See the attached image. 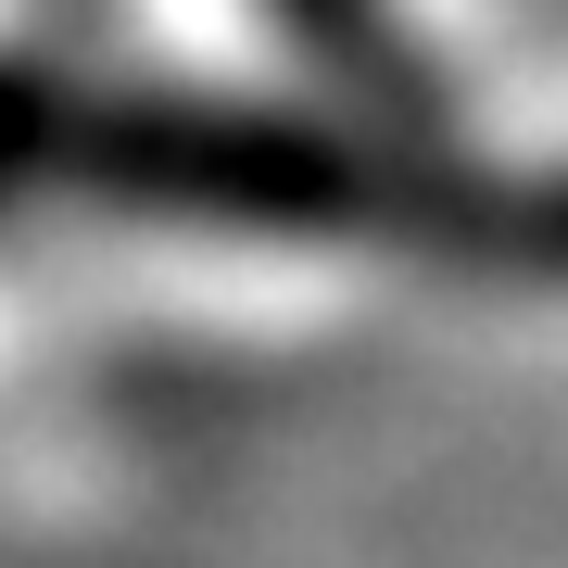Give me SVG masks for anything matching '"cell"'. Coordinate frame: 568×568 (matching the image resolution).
I'll list each match as a JSON object with an SVG mask.
<instances>
[{
    "label": "cell",
    "instance_id": "1",
    "mask_svg": "<svg viewBox=\"0 0 568 568\" xmlns=\"http://www.w3.org/2000/svg\"><path fill=\"white\" fill-rule=\"evenodd\" d=\"M291 26H304V39L342 63L354 89H379V102H417V63L379 39V0H291Z\"/></svg>",
    "mask_w": 568,
    "mask_h": 568
}]
</instances>
